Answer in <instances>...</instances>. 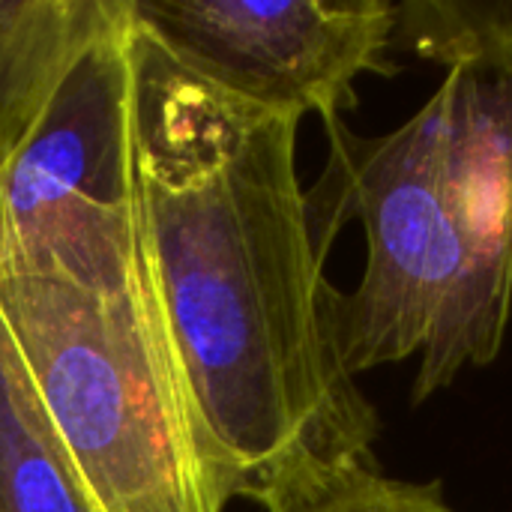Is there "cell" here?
<instances>
[{"mask_svg": "<svg viewBox=\"0 0 512 512\" xmlns=\"http://www.w3.org/2000/svg\"><path fill=\"white\" fill-rule=\"evenodd\" d=\"M327 162L306 189L327 261L348 222L363 228L354 291L333 288L327 321L357 378L420 357L411 405L498 360L512 318V75L447 72L429 102L384 135L324 123Z\"/></svg>", "mask_w": 512, "mask_h": 512, "instance_id": "cell-2", "label": "cell"}, {"mask_svg": "<svg viewBox=\"0 0 512 512\" xmlns=\"http://www.w3.org/2000/svg\"><path fill=\"white\" fill-rule=\"evenodd\" d=\"M0 324L99 512H225L150 303L0 273Z\"/></svg>", "mask_w": 512, "mask_h": 512, "instance_id": "cell-3", "label": "cell"}, {"mask_svg": "<svg viewBox=\"0 0 512 512\" xmlns=\"http://www.w3.org/2000/svg\"><path fill=\"white\" fill-rule=\"evenodd\" d=\"M111 12L114 0L0 3V171Z\"/></svg>", "mask_w": 512, "mask_h": 512, "instance_id": "cell-6", "label": "cell"}, {"mask_svg": "<svg viewBox=\"0 0 512 512\" xmlns=\"http://www.w3.org/2000/svg\"><path fill=\"white\" fill-rule=\"evenodd\" d=\"M393 0H129L174 63L264 114L324 123L357 108V78L399 75Z\"/></svg>", "mask_w": 512, "mask_h": 512, "instance_id": "cell-5", "label": "cell"}, {"mask_svg": "<svg viewBox=\"0 0 512 512\" xmlns=\"http://www.w3.org/2000/svg\"><path fill=\"white\" fill-rule=\"evenodd\" d=\"M129 60L147 288L216 492L264 510L381 468V417L327 321L300 123L222 96L138 27Z\"/></svg>", "mask_w": 512, "mask_h": 512, "instance_id": "cell-1", "label": "cell"}, {"mask_svg": "<svg viewBox=\"0 0 512 512\" xmlns=\"http://www.w3.org/2000/svg\"><path fill=\"white\" fill-rule=\"evenodd\" d=\"M393 54L447 72L512 75V0H405L393 15Z\"/></svg>", "mask_w": 512, "mask_h": 512, "instance_id": "cell-8", "label": "cell"}, {"mask_svg": "<svg viewBox=\"0 0 512 512\" xmlns=\"http://www.w3.org/2000/svg\"><path fill=\"white\" fill-rule=\"evenodd\" d=\"M264 512H456L444 483L393 480L381 468H354L309 489L291 492Z\"/></svg>", "mask_w": 512, "mask_h": 512, "instance_id": "cell-9", "label": "cell"}, {"mask_svg": "<svg viewBox=\"0 0 512 512\" xmlns=\"http://www.w3.org/2000/svg\"><path fill=\"white\" fill-rule=\"evenodd\" d=\"M129 0L81 48L0 171V273L153 306L135 180ZM156 309V306H153Z\"/></svg>", "mask_w": 512, "mask_h": 512, "instance_id": "cell-4", "label": "cell"}, {"mask_svg": "<svg viewBox=\"0 0 512 512\" xmlns=\"http://www.w3.org/2000/svg\"><path fill=\"white\" fill-rule=\"evenodd\" d=\"M0 512H99L0 324Z\"/></svg>", "mask_w": 512, "mask_h": 512, "instance_id": "cell-7", "label": "cell"}]
</instances>
